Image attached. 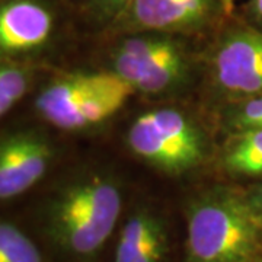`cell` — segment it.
Listing matches in <instances>:
<instances>
[{
  "label": "cell",
  "instance_id": "6da1fadb",
  "mask_svg": "<svg viewBox=\"0 0 262 262\" xmlns=\"http://www.w3.org/2000/svg\"><path fill=\"white\" fill-rule=\"evenodd\" d=\"M262 256V222L246 192L203 191L185 207L181 262H255Z\"/></svg>",
  "mask_w": 262,
  "mask_h": 262
},
{
  "label": "cell",
  "instance_id": "8992f818",
  "mask_svg": "<svg viewBox=\"0 0 262 262\" xmlns=\"http://www.w3.org/2000/svg\"><path fill=\"white\" fill-rule=\"evenodd\" d=\"M213 76L226 94L242 99L262 94V28L234 25L227 29L215 44Z\"/></svg>",
  "mask_w": 262,
  "mask_h": 262
},
{
  "label": "cell",
  "instance_id": "4fadbf2b",
  "mask_svg": "<svg viewBox=\"0 0 262 262\" xmlns=\"http://www.w3.org/2000/svg\"><path fill=\"white\" fill-rule=\"evenodd\" d=\"M0 262H46L38 245L20 227L0 220Z\"/></svg>",
  "mask_w": 262,
  "mask_h": 262
},
{
  "label": "cell",
  "instance_id": "9c48e42d",
  "mask_svg": "<svg viewBox=\"0 0 262 262\" xmlns=\"http://www.w3.org/2000/svg\"><path fill=\"white\" fill-rule=\"evenodd\" d=\"M188 58L177 37L165 50L147 58L113 51V72L136 92L162 94L177 88L187 76Z\"/></svg>",
  "mask_w": 262,
  "mask_h": 262
},
{
  "label": "cell",
  "instance_id": "ba28073f",
  "mask_svg": "<svg viewBox=\"0 0 262 262\" xmlns=\"http://www.w3.org/2000/svg\"><path fill=\"white\" fill-rule=\"evenodd\" d=\"M173 253L168 217L151 206H136L115 233L113 262H170Z\"/></svg>",
  "mask_w": 262,
  "mask_h": 262
},
{
  "label": "cell",
  "instance_id": "7a4b0ae2",
  "mask_svg": "<svg viewBox=\"0 0 262 262\" xmlns=\"http://www.w3.org/2000/svg\"><path fill=\"white\" fill-rule=\"evenodd\" d=\"M122 206L121 188L114 179L86 175L53 196L46 215L47 233L67 258L92 262L117 233Z\"/></svg>",
  "mask_w": 262,
  "mask_h": 262
},
{
  "label": "cell",
  "instance_id": "ac0fdd59",
  "mask_svg": "<svg viewBox=\"0 0 262 262\" xmlns=\"http://www.w3.org/2000/svg\"><path fill=\"white\" fill-rule=\"evenodd\" d=\"M220 3H222V8H223L225 15H232L234 5H236V0H220Z\"/></svg>",
  "mask_w": 262,
  "mask_h": 262
},
{
  "label": "cell",
  "instance_id": "9a60e30c",
  "mask_svg": "<svg viewBox=\"0 0 262 262\" xmlns=\"http://www.w3.org/2000/svg\"><path fill=\"white\" fill-rule=\"evenodd\" d=\"M227 125L236 131L262 128V94L244 98L227 113Z\"/></svg>",
  "mask_w": 262,
  "mask_h": 262
},
{
  "label": "cell",
  "instance_id": "d6986e66",
  "mask_svg": "<svg viewBox=\"0 0 262 262\" xmlns=\"http://www.w3.org/2000/svg\"><path fill=\"white\" fill-rule=\"evenodd\" d=\"M255 262H262V256H261V258H259V259H258V261H255Z\"/></svg>",
  "mask_w": 262,
  "mask_h": 262
},
{
  "label": "cell",
  "instance_id": "2e32d148",
  "mask_svg": "<svg viewBox=\"0 0 262 262\" xmlns=\"http://www.w3.org/2000/svg\"><path fill=\"white\" fill-rule=\"evenodd\" d=\"M246 195H248L251 204H252V207L255 208V211H256V214L259 215V219H261L262 222V184H258V185H255L253 188H251V189L246 192Z\"/></svg>",
  "mask_w": 262,
  "mask_h": 262
},
{
  "label": "cell",
  "instance_id": "e0dca14e",
  "mask_svg": "<svg viewBox=\"0 0 262 262\" xmlns=\"http://www.w3.org/2000/svg\"><path fill=\"white\" fill-rule=\"evenodd\" d=\"M248 13L253 24L262 28V0H249Z\"/></svg>",
  "mask_w": 262,
  "mask_h": 262
},
{
  "label": "cell",
  "instance_id": "3957f363",
  "mask_svg": "<svg viewBox=\"0 0 262 262\" xmlns=\"http://www.w3.org/2000/svg\"><path fill=\"white\" fill-rule=\"evenodd\" d=\"M127 141L134 155L169 175L185 173L206 158L203 131L175 108H160L140 115L131 124Z\"/></svg>",
  "mask_w": 262,
  "mask_h": 262
},
{
  "label": "cell",
  "instance_id": "5bb4252c",
  "mask_svg": "<svg viewBox=\"0 0 262 262\" xmlns=\"http://www.w3.org/2000/svg\"><path fill=\"white\" fill-rule=\"evenodd\" d=\"M28 70L12 61H0V118L24 98L29 88Z\"/></svg>",
  "mask_w": 262,
  "mask_h": 262
},
{
  "label": "cell",
  "instance_id": "52a82bcc",
  "mask_svg": "<svg viewBox=\"0 0 262 262\" xmlns=\"http://www.w3.org/2000/svg\"><path fill=\"white\" fill-rule=\"evenodd\" d=\"M53 146L37 131H19L0 139V201L37 185L53 162Z\"/></svg>",
  "mask_w": 262,
  "mask_h": 262
},
{
  "label": "cell",
  "instance_id": "277c9868",
  "mask_svg": "<svg viewBox=\"0 0 262 262\" xmlns=\"http://www.w3.org/2000/svg\"><path fill=\"white\" fill-rule=\"evenodd\" d=\"M58 31L60 15L51 0H0V61L46 51Z\"/></svg>",
  "mask_w": 262,
  "mask_h": 262
},
{
  "label": "cell",
  "instance_id": "7c38bea8",
  "mask_svg": "<svg viewBox=\"0 0 262 262\" xmlns=\"http://www.w3.org/2000/svg\"><path fill=\"white\" fill-rule=\"evenodd\" d=\"M134 92L94 94L88 96L58 125L61 130H82L105 121L117 113Z\"/></svg>",
  "mask_w": 262,
  "mask_h": 262
},
{
  "label": "cell",
  "instance_id": "8fae6325",
  "mask_svg": "<svg viewBox=\"0 0 262 262\" xmlns=\"http://www.w3.org/2000/svg\"><path fill=\"white\" fill-rule=\"evenodd\" d=\"M223 165L237 177L262 175V128L233 133L225 149Z\"/></svg>",
  "mask_w": 262,
  "mask_h": 262
},
{
  "label": "cell",
  "instance_id": "5b68a950",
  "mask_svg": "<svg viewBox=\"0 0 262 262\" xmlns=\"http://www.w3.org/2000/svg\"><path fill=\"white\" fill-rule=\"evenodd\" d=\"M220 13V0H131L110 28L181 35L207 28Z\"/></svg>",
  "mask_w": 262,
  "mask_h": 262
},
{
  "label": "cell",
  "instance_id": "30bf717a",
  "mask_svg": "<svg viewBox=\"0 0 262 262\" xmlns=\"http://www.w3.org/2000/svg\"><path fill=\"white\" fill-rule=\"evenodd\" d=\"M136 92L114 72L70 73L57 77L39 92L35 106L38 114L51 125H58L79 103L94 94Z\"/></svg>",
  "mask_w": 262,
  "mask_h": 262
}]
</instances>
